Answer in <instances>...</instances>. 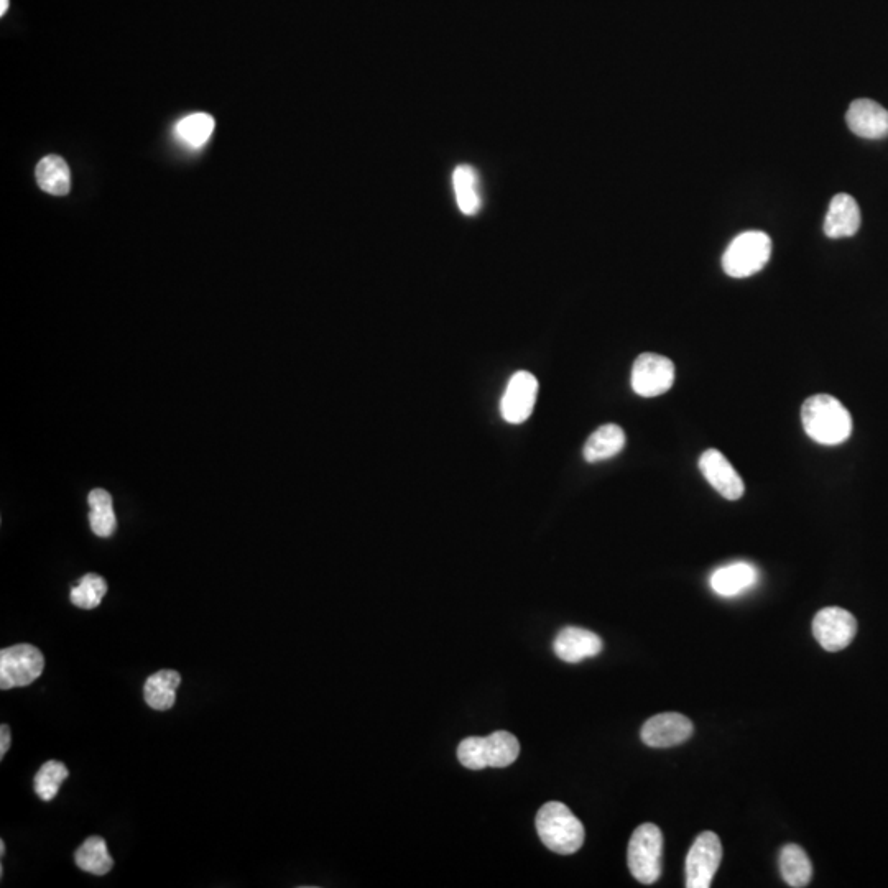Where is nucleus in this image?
<instances>
[{
    "label": "nucleus",
    "mask_w": 888,
    "mask_h": 888,
    "mask_svg": "<svg viewBox=\"0 0 888 888\" xmlns=\"http://www.w3.org/2000/svg\"><path fill=\"white\" fill-rule=\"evenodd\" d=\"M45 670V658L33 645L20 643L14 647L2 648L0 652V688H24L32 685Z\"/></svg>",
    "instance_id": "39448f33"
},
{
    "label": "nucleus",
    "mask_w": 888,
    "mask_h": 888,
    "mask_svg": "<svg viewBox=\"0 0 888 888\" xmlns=\"http://www.w3.org/2000/svg\"><path fill=\"white\" fill-rule=\"evenodd\" d=\"M759 581V571L750 563H732L722 566L711 574L709 584L717 596L734 597L754 588Z\"/></svg>",
    "instance_id": "2eb2a0df"
},
{
    "label": "nucleus",
    "mask_w": 888,
    "mask_h": 888,
    "mask_svg": "<svg viewBox=\"0 0 888 888\" xmlns=\"http://www.w3.org/2000/svg\"><path fill=\"white\" fill-rule=\"evenodd\" d=\"M632 389L640 397L663 395L675 382V364L668 357L645 352L635 359L632 367Z\"/></svg>",
    "instance_id": "423d86ee"
},
{
    "label": "nucleus",
    "mask_w": 888,
    "mask_h": 888,
    "mask_svg": "<svg viewBox=\"0 0 888 888\" xmlns=\"http://www.w3.org/2000/svg\"><path fill=\"white\" fill-rule=\"evenodd\" d=\"M699 471L704 479L714 487V491L727 500H739L744 495L745 486L739 472L717 449L704 451L699 458Z\"/></svg>",
    "instance_id": "9b49d317"
},
{
    "label": "nucleus",
    "mask_w": 888,
    "mask_h": 888,
    "mask_svg": "<svg viewBox=\"0 0 888 888\" xmlns=\"http://www.w3.org/2000/svg\"><path fill=\"white\" fill-rule=\"evenodd\" d=\"M772 255V239L762 231L742 232L722 255V269L732 278L752 277Z\"/></svg>",
    "instance_id": "7ed1b4c3"
},
{
    "label": "nucleus",
    "mask_w": 888,
    "mask_h": 888,
    "mask_svg": "<svg viewBox=\"0 0 888 888\" xmlns=\"http://www.w3.org/2000/svg\"><path fill=\"white\" fill-rule=\"evenodd\" d=\"M489 767L505 768L514 764L520 754L517 737L507 731H497L486 737Z\"/></svg>",
    "instance_id": "b1692460"
},
{
    "label": "nucleus",
    "mask_w": 888,
    "mask_h": 888,
    "mask_svg": "<svg viewBox=\"0 0 888 888\" xmlns=\"http://www.w3.org/2000/svg\"><path fill=\"white\" fill-rule=\"evenodd\" d=\"M37 183L45 193L53 196H65L71 190V172L65 158L48 155L37 165Z\"/></svg>",
    "instance_id": "6ab92c4d"
},
{
    "label": "nucleus",
    "mask_w": 888,
    "mask_h": 888,
    "mask_svg": "<svg viewBox=\"0 0 888 888\" xmlns=\"http://www.w3.org/2000/svg\"><path fill=\"white\" fill-rule=\"evenodd\" d=\"M106 579L99 574H86L79 581L76 588L71 589V602L79 609H94L101 604L102 597L106 596Z\"/></svg>",
    "instance_id": "a878e982"
},
{
    "label": "nucleus",
    "mask_w": 888,
    "mask_h": 888,
    "mask_svg": "<svg viewBox=\"0 0 888 888\" xmlns=\"http://www.w3.org/2000/svg\"><path fill=\"white\" fill-rule=\"evenodd\" d=\"M780 872L790 887H808L813 877V865L800 846L787 844L780 852Z\"/></svg>",
    "instance_id": "aec40b11"
},
{
    "label": "nucleus",
    "mask_w": 888,
    "mask_h": 888,
    "mask_svg": "<svg viewBox=\"0 0 888 888\" xmlns=\"http://www.w3.org/2000/svg\"><path fill=\"white\" fill-rule=\"evenodd\" d=\"M693 722L683 714L663 713L648 719L642 727L643 744L653 749H666L683 744L693 736Z\"/></svg>",
    "instance_id": "9d476101"
},
{
    "label": "nucleus",
    "mask_w": 888,
    "mask_h": 888,
    "mask_svg": "<svg viewBox=\"0 0 888 888\" xmlns=\"http://www.w3.org/2000/svg\"><path fill=\"white\" fill-rule=\"evenodd\" d=\"M556 657L566 663H579L586 658L597 657L604 648L601 637L591 630L579 629V627H566L556 635Z\"/></svg>",
    "instance_id": "ddd939ff"
},
{
    "label": "nucleus",
    "mask_w": 888,
    "mask_h": 888,
    "mask_svg": "<svg viewBox=\"0 0 888 888\" xmlns=\"http://www.w3.org/2000/svg\"><path fill=\"white\" fill-rule=\"evenodd\" d=\"M849 129L862 139L888 137V111L872 99H857L847 109Z\"/></svg>",
    "instance_id": "f8f14e48"
},
{
    "label": "nucleus",
    "mask_w": 888,
    "mask_h": 888,
    "mask_svg": "<svg viewBox=\"0 0 888 888\" xmlns=\"http://www.w3.org/2000/svg\"><path fill=\"white\" fill-rule=\"evenodd\" d=\"M538 397V380L527 370L512 375L500 400V413L507 423L520 425L533 413Z\"/></svg>",
    "instance_id": "1a4fd4ad"
},
{
    "label": "nucleus",
    "mask_w": 888,
    "mask_h": 888,
    "mask_svg": "<svg viewBox=\"0 0 888 888\" xmlns=\"http://www.w3.org/2000/svg\"><path fill=\"white\" fill-rule=\"evenodd\" d=\"M10 749V729L7 724L0 727V759H4L7 750Z\"/></svg>",
    "instance_id": "cd10ccee"
},
{
    "label": "nucleus",
    "mask_w": 888,
    "mask_h": 888,
    "mask_svg": "<svg viewBox=\"0 0 888 888\" xmlns=\"http://www.w3.org/2000/svg\"><path fill=\"white\" fill-rule=\"evenodd\" d=\"M663 834L655 824H642L629 842L627 862L640 884L652 885L662 875Z\"/></svg>",
    "instance_id": "20e7f679"
},
{
    "label": "nucleus",
    "mask_w": 888,
    "mask_h": 888,
    "mask_svg": "<svg viewBox=\"0 0 888 888\" xmlns=\"http://www.w3.org/2000/svg\"><path fill=\"white\" fill-rule=\"evenodd\" d=\"M721 861L722 844L717 834L711 831L699 834L686 857V887H711Z\"/></svg>",
    "instance_id": "0eeeda50"
},
{
    "label": "nucleus",
    "mask_w": 888,
    "mask_h": 888,
    "mask_svg": "<svg viewBox=\"0 0 888 888\" xmlns=\"http://www.w3.org/2000/svg\"><path fill=\"white\" fill-rule=\"evenodd\" d=\"M74 862L83 872L94 875L109 874L114 867L112 856L107 851L106 841L99 836L88 838L81 844L74 854Z\"/></svg>",
    "instance_id": "412c9836"
},
{
    "label": "nucleus",
    "mask_w": 888,
    "mask_h": 888,
    "mask_svg": "<svg viewBox=\"0 0 888 888\" xmlns=\"http://www.w3.org/2000/svg\"><path fill=\"white\" fill-rule=\"evenodd\" d=\"M453 191L459 211L476 216L482 209L481 178L471 165H459L453 172Z\"/></svg>",
    "instance_id": "dca6fc26"
},
{
    "label": "nucleus",
    "mask_w": 888,
    "mask_h": 888,
    "mask_svg": "<svg viewBox=\"0 0 888 888\" xmlns=\"http://www.w3.org/2000/svg\"><path fill=\"white\" fill-rule=\"evenodd\" d=\"M625 441L627 438L619 425L609 423V425L601 426L589 436V440L584 444V459L588 463H601L606 459L614 458L624 449Z\"/></svg>",
    "instance_id": "f3484780"
},
{
    "label": "nucleus",
    "mask_w": 888,
    "mask_h": 888,
    "mask_svg": "<svg viewBox=\"0 0 888 888\" xmlns=\"http://www.w3.org/2000/svg\"><path fill=\"white\" fill-rule=\"evenodd\" d=\"M859 227H861V209L856 199L846 193L834 196L824 219V234L829 239H844L856 236Z\"/></svg>",
    "instance_id": "4468645a"
},
{
    "label": "nucleus",
    "mask_w": 888,
    "mask_h": 888,
    "mask_svg": "<svg viewBox=\"0 0 888 888\" xmlns=\"http://www.w3.org/2000/svg\"><path fill=\"white\" fill-rule=\"evenodd\" d=\"M89 523L94 535L101 538H109L114 535L117 527V518L112 509V497L104 489H94L88 497Z\"/></svg>",
    "instance_id": "4be33fe9"
},
{
    "label": "nucleus",
    "mask_w": 888,
    "mask_h": 888,
    "mask_svg": "<svg viewBox=\"0 0 888 888\" xmlns=\"http://www.w3.org/2000/svg\"><path fill=\"white\" fill-rule=\"evenodd\" d=\"M181 685V676L175 670H160L148 676L144 686V698L155 711H168L175 706L176 690Z\"/></svg>",
    "instance_id": "a211bd4d"
},
{
    "label": "nucleus",
    "mask_w": 888,
    "mask_h": 888,
    "mask_svg": "<svg viewBox=\"0 0 888 888\" xmlns=\"http://www.w3.org/2000/svg\"><path fill=\"white\" fill-rule=\"evenodd\" d=\"M214 127H216V122H214L213 117L209 116V114H204V112H198V114L183 117L176 124L175 135L180 142L188 145V147L201 148L208 144V140L213 135Z\"/></svg>",
    "instance_id": "5701e85b"
},
{
    "label": "nucleus",
    "mask_w": 888,
    "mask_h": 888,
    "mask_svg": "<svg viewBox=\"0 0 888 888\" xmlns=\"http://www.w3.org/2000/svg\"><path fill=\"white\" fill-rule=\"evenodd\" d=\"M458 759L469 770H482V768L489 767L486 737H466L459 744Z\"/></svg>",
    "instance_id": "bb28decb"
},
{
    "label": "nucleus",
    "mask_w": 888,
    "mask_h": 888,
    "mask_svg": "<svg viewBox=\"0 0 888 888\" xmlns=\"http://www.w3.org/2000/svg\"><path fill=\"white\" fill-rule=\"evenodd\" d=\"M857 634V620L842 607H826L814 616L813 635L828 652H841Z\"/></svg>",
    "instance_id": "6e6552de"
},
{
    "label": "nucleus",
    "mask_w": 888,
    "mask_h": 888,
    "mask_svg": "<svg viewBox=\"0 0 888 888\" xmlns=\"http://www.w3.org/2000/svg\"><path fill=\"white\" fill-rule=\"evenodd\" d=\"M9 10V0H0V15H5Z\"/></svg>",
    "instance_id": "c85d7f7f"
},
{
    "label": "nucleus",
    "mask_w": 888,
    "mask_h": 888,
    "mask_svg": "<svg viewBox=\"0 0 888 888\" xmlns=\"http://www.w3.org/2000/svg\"><path fill=\"white\" fill-rule=\"evenodd\" d=\"M537 831L543 844L561 856L578 852L586 836L583 823L560 801H550L540 808Z\"/></svg>",
    "instance_id": "f03ea898"
},
{
    "label": "nucleus",
    "mask_w": 888,
    "mask_h": 888,
    "mask_svg": "<svg viewBox=\"0 0 888 888\" xmlns=\"http://www.w3.org/2000/svg\"><path fill=\"white\" fill-rule=\"evenodd\" d=\"M5 854V842L0 841V856H4Z\"/></svg>",
    "instance_id": "c756f323"
},
{
    "label": "nucleus",
    "mask_w": 888,
    "mask_h": 888,
    "mask_svg": "<svg viewBox=\"0 0 888 888\" xmlns=\"http://www.w3.org/2000/svg\"><path fill=\"white\" fill-rule=\"evenodd\" d=\"M801 423L806 435L824 446H836L852 435V417L833 395L818 394L801 407Z\"/></svg>",
    "instance_id": "f257e3e1"
},
{
    "label": "nucleus",
    "mask_w": 888,
    "mask_h": 888,
    "mask_svg": "<svg viewBox=\"0 0 888 888\" xmlns=\"http://www.w3.org/2000/svg\"><path fill=\"white\" fill-rule=\"evenodd\" d=\"M70 772L63 762L58 760H50L47 764H43L38 770L33 788L38 798L43 801L55 800L58 791H60L61 783L65 782Z\"/></svg>",
    "instance_id": "393cba45"
}]
</instances>
